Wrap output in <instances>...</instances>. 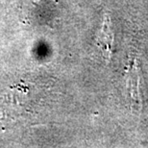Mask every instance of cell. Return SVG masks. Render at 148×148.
<instances>
[{"label":"cell","mask_w":148,"mask_h":148,"mask_svg":"<svg viewBox=\"0 0 148 148\" xmlns=\"http://www.w3.org/2000/svg\"><path fill=\"white\" fill-rule=\"evenodd\" d=\"M99 43L101 45L102 49L104 50V53L107 54V56L110 57L112 43V35L110 28V22L105 21L103 25V29L99 38Z\"/></svg>","instance_id":"7a4b0ae2"},{"label":"cell","mask_w":148,"mask_h":148,"mask_svg":"<svg viewBox=\"0 0 148 148\" xmlns=\"http://www.w3.org/2000/svg\"><path fill=\"white\" fill-rule=\"evenodd\" d=\"M138 76L136 75L135 72L133 71L130 79L128 81V90L130 93V97H131V104L135 109H140L141 105V98H140V88H138Z\"/></svg>","instance_id":"6da1fadb"}]
</instances>
